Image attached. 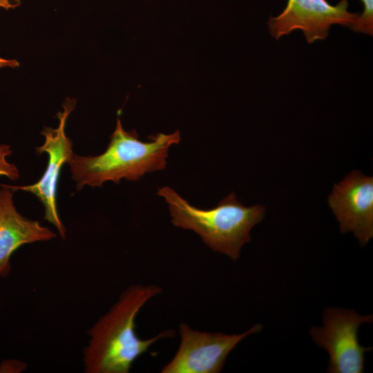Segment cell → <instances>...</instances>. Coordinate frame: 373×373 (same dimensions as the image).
I'll use <instances>...</instances> for the list:
<instances>
[{"instance_id": "1", "label": "cell", "mask_w": 373, "mask_h": 373, "mask_svg": "<svg viewBox=\"0 0 373 373\" xmlns=\"http://www.w3.org/2000/svg\"><path fill=\"white\" fill-rule=\"evenodd\" d=\"M161 292L162 288L155 285H132L120 295L88 332L90 341L84 352L86 372L127 373L133 362L157 341L175 336L172 329L149 339H141L135 333L137 314Z\"/></svg>"}, {"instance_id": "2", "label": "cell", "mask_w": 373, "mask_h": 373, "mask_svg": "<svg viewBox=\"0 0 373 373\" xmlns=\"http://www.w3.org/2000/svg\"><path fill=\"white\" fill-rule=\"evenodd\" d=\"M149 141L139 140L135 131H125L119 118L106 151L96 156L74 154L68 164L77 189L101 187L108 181H137L144 174L165 169L171 146L180 141L179 131L157 133Z\"/></svg>"}, {"instance_id": "3", "label": "cell", "mask_w": 373, "mask_h": 373, "mask_svg": "<svg viewBox=\"0 0 373 373\" xmlns=\"http://www.w3.org/2000/svg\"><path fill=\"white\" fill-rule=\"evenodd\" d=\"M157 193L169 204L174 226L193 231L213 251L232 260L239 258L242 246L251 239V229L265 214L262 205L245 207L233 192L210 209L191 206L169 186L158 188Z\"/></svg>"}, {"instance_id": "4", "label": "cell", "mask_w": 373, "mask_h": 373, "mask_svg": "<svg viewBox=\"0 0 373 373\" xmlns=\"http://www.w3.org/2000/svg\"><path fill=\"white\" fill-rule=\"evenodd\" d=\"M373 316H363L355 311L341 308H326L323 326L313 327L310 334L320 347L329 355L327 372L361 373L364 370L365 353L370 347L360 345L358 332L360 325L372 321Z\"/></svg>"}, {"instance_id": "5", "label": "cell", "mask_w": 373, "mask_h": 373, "mask_svg": "<svg viewBox=\"0 0 373 373\" xmlns=\"http://www.w3.org/2000/svg\"><path fill=\"white\" fill-rule=\"evenodd\" d=\"M256 324L240 334H225L193 329L186 323L179 326L180 342L172 359L162 373H218L227 356L247 336L261 331Z\"/></svg>"}, {"instance_id": "6", "label": "cell", "mask_w": 373, "mask_h": 373, "mask_svg": "<svg viewBox=\"0 0 373 373\" xmlns=\"http://www.w3.org/2000/svg\"><path fill=\"white\" fill-rule=\"evenodd\" d=\"M75 106V100L67 98L63 111L57 113L59 126L56 128L44 127L41 133L45 141L35 150L37 154L45 153L48 155V164L41 178L30 185H7L12 191L22 190L34 194L44 206V219L56 227L62 238L66 237V229L57 211L56 193L61 169L75 154L72 142L65 132L67 118Z\"/></svg>"}, {"instance_id": "7", "label": "cell", "mask_w": 373, "mask_h": 373, "mask_svg": "<svg viewBox=\"0 0 373 373\" xmlns=\"http://www.w3.org/2000/svg\"><path fill=\"white\" fill-rule=\"evenodd\" d=\"M348 0L332 5L327 0H287L283 11L270 17L268 26L276 39L296 30H301L308 43L325 39L331 26L339 24L350 28L358 14L348 10Z\"/></svg>"}, {"instance_id": "8", "label": "cell", "mask_w": 373, "mask_h": 373, "mask_svg": "<svg viewBox=\"0 0 373 373\" xmlns=\"http://www.w3.org/2000/svg\"><path fill=\"white\" fill-rule=\"evenodd\" d=\"M329 206L342 233L352 232L361 246L373 236V178L352 171L334 186Z\"/></svg>"}, {"instance_id": "9", "label": "cell", "mask_w": 373, "mask_h": 373, "mask_svg": "<svg viewBox=\"0 0 373 373\" xmlns=\"http://www.w3.org/2000/svg\"><path fill=\"white\" fill-rule=\"evenodd\" d=\"M0 188V278L8 276L10 260L23 245L55 238L57 235L36 220L21 216L16 209L13 191L6 184Z\"/></svg>"}, {"instance_id": "10", "label": "cell", "mask_w": 373, "mask_h": 373, "mask_svg": "<svg viewBox=\"0 0 373 373\" xmlns=\"http://www.w3.org/2000/svg\"><path fill=\"white\" fill-rule=\"evenodd\" d=\"M363 6L356 22L350 28L354 31L373 35V0H360Z\"/></svg>"}, {"instance_id": "11", "label": "cell", "mask_w": 373, "mask_h": 373, "mask_svg": "<svg viewBox=\"0 0 373 373\" xmlns=\"http://www.w3.org/2000/svg\"><path fill=\"white\" fill-rule=\"evenodd\" d=\"M12 153L9 145L0 144V176H6L10 180H15L19 178L18 168L7 160V157Z\"/></svg>"}, {"instance_id": "12", "label": "cell", "mask_w": 373, "mask_h": 373, "mask_svg": "<svg viewBox=\"0 0 373 373\" xmlns=\"http://www.w3.org/2000/svg\"><path fill=\"white\" fill-rule=\"evenodd\" d=\"M19 66V62L15 59H6L0 57V68L4 67L15 68Z\"/></svg>"}]
</instances>
